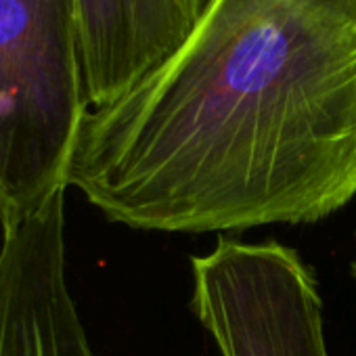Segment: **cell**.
<instances>
[{
	"label": "cell",
	"instance_id": "cell-1",
	"mask_svg": "<svg viewBox=\"0 0 356 356\" xmlns=\"http://www.w3.org/2000/svg\"><path fill=\"white\" fill-rule=\"evenodd\" d=\"M67 187L157 233L339 212L356 197V0H210L172 55L86 113Z\"/></svg>",
	"mask_w": 356,
	"mask_h": 356
},
{
	"label": "cell",
	"instance_id": "cell-2",
	"mask_svg": "<svg viewBox=\"0 0 356 356\" xmlns=\"http://www.w3.org/2000/svg\"><path fill=\"white\" fill-rule=\"evenodd\" d=\"M90 111L78 0H0V229L67 189Z\"/></svg>",
	"mask_w": 356,
	"mask_h": 356
},
{
	"label": "cell",
	"instance_id": "cell-3",
	"mask_svg": "<svg viewBox=\"0 0 356 356\" xmlns=\"http://www.w3.org/2000/svg\"><path fill=\"white\" fill-rule=\"evenodd\" d=\"M191 275L189 308L220 356H329L318 283L298 250L222 235Z\"/></svg>",
	"mask_w": 356,
	"mask_h": 356
},
{
	"label": "cell",
	"instance_id": "cell-4",
	"mask_svg": "<svg viewBox=\"0 0 356 356\" xmlns=\"http://www.w3.org/2000/svg\"><path fill=\"white\" fill-rule=\"evenodd\" d=\"M65 191L0 241V356H95L67 283Z\"/></svg>",
	"mask_w": 356,
	"mask_h": 356
},
{
	"label": "cell",
	"instance_id": "cell-5",
	"mask_svg": "<svg viewBox=\"0 0 356 356\" xmlns=\"http://www.w3.org/2000/svg\"><path fill=\"white\" fill-rule=\"evenodd\" d=\"M210 0H78L90 109L128 92L172 55Z\"/></svg>",
	"mask_w": 356,
	"mask_h": 356
},
{
	"label": "cell",
	"instance_id": "cell-6",
	"mask_svg": "<svg viewBox=\"0 0 356 356\" xmlns=\"http://www.w3.org/2000/svg\"><path fill=\"white\" fill-rule=\"evenodd\" d=\"M352 277L356 279V258H354V262H352Z\"/></svg>",
	"mask_w": 356,
	"mask_h": 356
}]
</instances>
